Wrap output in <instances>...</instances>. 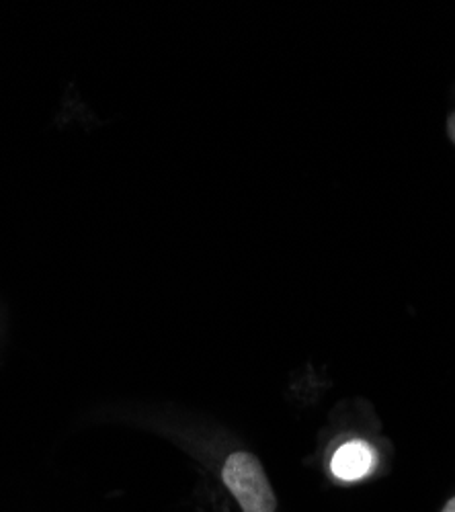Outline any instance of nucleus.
I'll use <instances>...</instances> for the list:
<instances>
[{"label": "nucleus", "instance_id": "f257e3e1", "mask_svg": "<svg viewBox=\"0 0 455 512\" xmlns=\"http://www.w3.org/2000/svg\"><path fill=\"white\" fill-rule=\"evenodd\" d=\"M222 482L242 512H275L277 496L257 455L234 451L222 465Z\"/></svg>", "mask_w": 455, "mask_h": 512}, {"label": "nucleus", "instance_id": "f03ea898", "mask_svg": "<svg viewBox=\"0 0 455 512\" xmlns=\"http://www.w3.org/2000/svg\"><path fill=\"white\" fill-rule=\"evenodd\" d=\"M378 455L367 441L351 439L330 457V472L341 482H357L374 472Z\"/></svg>", "mask_w": 455, "mask_h": 512}, {"label": "nucleus", "instance_id": "7ed1b4c3", "mask_svg": "<svg viewBox=\"0 0 455 512\" xmlns=\"http://www.w3.org/2000/svg\"><path fill=\"white\" fill-rule=\"evenodd\" d=\"M441 512H455V496H451V498L443 504Z\"/></svg>", "mask_w": 455, "mask_h": 512}]
</instances>
